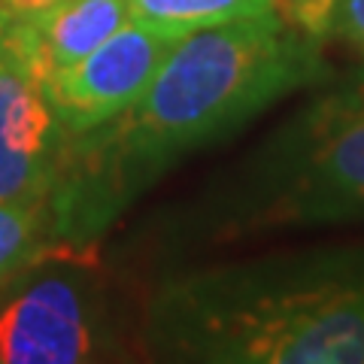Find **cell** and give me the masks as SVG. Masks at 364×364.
<instances>
[{
	"instance_id": "3957f363",
	"label": "cell",
	"mask_w": 364,
	"mask_h": 364,
	"mask_svg": "<svg viewBox=\"0 0 364 364\" xmlns=\"http://www.w3.org/2000/svg\"><path fill=\"white\" fill-rule=\"evenodd\" d=\"M203 215L213 240L364 222V70L291 112L203 203Z\"/></svg>"
},
{
	"instance_id": "9c48e42d",
	"label": "cell",
	"mask_w": 364,
	"mask_h": 364,
	"mask_svg": "<svg viewBox=\"0 0 364 364\" xmlns=\"http://www.w3.org/2000/svg\"><path fill=\"white\" fill-rule=\"evenodd\" d=\"M52 237L49 203L0 200V289L13 286Z\"/></svg>"
},
{
	"instance_id": "7c38bea8",
	"label": "cell",
	"mask_w": 364,
	"mask_h": 364,
	"mask_svg": "<svg viewBox=\"0 0 364 364\" xmlns=\"http://www.w3.org/2000/svg\"><path fill=\"white\" fill-rule=\"evenodd\" d=\"M55 0H0V25H21L43 16Z\"/></svg>"
},
{
	"instance_id": "ba28073f",
	"label": "cell",
	"mask_w": 364,
	"mask_h": 364,
	"mask_svg": "<svg viewBox=\"0 0 364 364\" xmlns=\"http://www.w3.org/2000/svg\"><path fill=\"white\" fill-rule=\"evenodd\" d=\"M267 9H277L273 0H128V13L134 21L173 33V37H188L195 31L249 18Z\"/></svg>"
},
{
	"instance_id": "8992f818",
	"label": "cell",
	"mask_w": 364,
	"mask_h": 364,
	"mask_svg": "<svg viewBox=\"0 0 364 364\" xmlns=\"http://www.w3.org/2000/svg\"><path fill=\"white\" fill-rule=\"evenodd\" d=\"M104 349L97 310L73 277L46 273L0 304V364H82Z\"/></svg>"
},
{
	"instance_id": "277c9868",
	"label": "cell",
	"mask_w": 364,
	"mask_h": 364,
	"mask_svg": "<svg viewBox=\"0 0 364 364\" xmlns=\"http://www.w3.org/2000/svg\"><path fill=\"white\" fill-rule=\"evenodd\" d=\"M64 149L43 64L16 25H0V200L49 203Z\"/></svg>"
},
{
	"instance_id": "8fae6325",
	"label": "cell",
	"mask_w": 364,
	"mask_h": 364,
	"mask_svg": "<svg viewBox=\"0 0 364 364\" xmlns=\"http://www.w3.org/2000/svg\"><path fill=\"white\" fill-rule=\"evenodd\" d=\"M331 37H340L364 58V0H340L331 21Z\"/></svg>"
},
{
	"instance_id": "6da1fadb",
	"label": "cell",
	"mask_w": 364,
	"mask_h": 364,
	"mask_svg": "<svg viewBox=\"0 0 364 364\" xmlns=\"http://www.w3.org/2000/svg\"><path fill=\"white\" fill-rule=\"evenodd\" d=\"M325 76L322 43L277 9L182 37L131 109L67 136L49 195L52 237L82 243L100 234L170 164L237 134Z\"/></svg>"
},
{
	"instance_id": "7a4b0ae2",
	"label": "cell",
	"mask_w": 364,
	"mask_h": 364,
	"mask_svg": "<svg viewBox=\"0 0 364 364\" xmlns=\"http://www.w3.org/2000/svg\"><path fill=\"white\" fill-rule=\"evenodd\" d=\"M146 346L164 361L364 364V243L167 277L146 304Z\"/></svg>"
},
{
	"instance_id": "30bf717a",
	"label": "cell",
	"mask_w": 364,
	"mask_h": 364,
	"mask_svg": "<svg viewBox=\"0 0 364 364\" xmlns=\"http://www.w3.org/2000/svg\"><path fill=\"white\" fill-rule=\"evenodd\" d=\"M340 0H273L277 13L289 21L291 28H298L306 37L322 43L331 37V21L337 13Z\"/></svg>"
},
{
	"instance_id": "5b68a950",
	"label": "cell",
	"mask_w": 364,
	"mask_h": 364,
	"mask_svg": "<svg viewBox=\"0 0 364 364\" xmlns=\"http://www.w3.org/2000/svg\"><path fill=\"white\" fill-rule=\"evenodd\" d=\"M179 40L131 18L85 58L46 73V95L67 136L85 134L131 109Z\"/></svg>"
},
{
	"instance_id": "52a82bcc",
	"label": "cell",
	"mask_w": 364,
	"mask_h": 364,
	"mask_svg": "<svg viewBox=\"0 0 364 364\" xmlns=\"http://www.w3.org/2000/svg\"><path fill=\"white\" fill-rule=\"evenodd\" d=\"M124 21H131L128 0H55L43 16L16 28L49 73L85 58Z\"/></svg>"
}]
</instances>
